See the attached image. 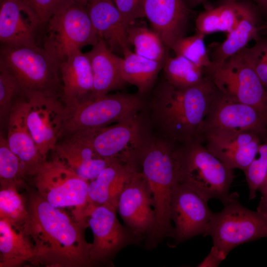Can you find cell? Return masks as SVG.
<instances>
[{
	"instance_id": "1",
	"label": "cell",
	"mask_w": 267,
	"mask_h": 267,
	"mask_svg": "<svg viewBox=\"0 0 267 267\" xmlns=\"http://www.w3.org/2000/svg\"><path fill=\"white\" fill-rule=\"evenodd\" d=\"M29 216L23 225L36 252V265L48 267H88L91 243L85 238L89 226L53 206L35 190L27 197Z\"/></svg>"
},
{
	"instance_id": "2",
	"label": "cell",
	"mask_w": 267,
	"mask_h": 267,
	"mask_svg": "<svg viewBox=\"0 0 267 267\" xmlns=\"http://www.w3.org/2000/svg\"><path fill=\"white\" fill-rule=\"evenodd\" d=\"M216 92L209 77L183 89L165 80L153 92L150 102L152 122L162 136L177 144L203 141L204 121Z\"/></svg>"
},
{
	"instance_id": "3",
	"label": "cell",
	"mask_w": 267,
	"mask_h": 267,
	"mask_svg": "<svg viewBox=\"0 0 267 267\" xmlns=\"http://www.w3.org/2000/svg\"><path fill=\"white\" fill-rule=\"evenodd\" d=\"M178 145L161 135L150 134L137 159L151 191L155 212L154 225L144 240L147 250L156 248L166 237H173L171 202L177 182Z\"/></svg>"
},
{
	"instance_id": "4",
	"label": "cell",
	"mask_w": 267,
	"mask_h": 267,
	"mask_svg": "<svg viewBox=\"0 0 267 267\" xmlns=\"http://www.w3.org/2000/svg\"><path fill=\"white\" fill-rule=\"evenodd\" d=\"M177 182L190 188L205 201L217 199L223 204L234 192H229L233 170L211 153L203 141L178 144L177 149Z\"/></svg>"
},
{
	"instance_id": "5",
	"label": "cell",
	"mask_w": 267,
	"mask_h": 267,
	"mask_svg": "<svg viewBox=\"0 0 267 267\" xmlns=\"http://www.w3.org/2000/svg\"><path fill=\"white\" fill-rule=\"evenodd\" d=\"M61 62L44 45H0V63L16 77L25 97L40 93L61 98Z\"/></svg>"
},
{
	"instance_id": "6",
	"label": "cell",
	"mask_w": 267,
	"mask_h": 267,
	"mask_svg": "<svg viewBox=\"0 0 267 267\" xmlns=\"http://www.w3.org/2000/svg\"><path fill=\"white\" fill-rule=\"evenodd\" d=\"M55 153L50 160H44L31 176L35 191L54 207H75L74 217L85 221L90 206L89 182L80 178Z\"/></svg>"
},
{
	"instance_id": "7",
	"label": "cell",
	"mask_w": 267,
	"mask_h": 267,
	"mask_svg": "<svg viewBox=\"0 0 267 267\" xmlns=\"http://www.w3.org/2000/svg\"><path fill=\"white\" fill-rule=\"evenodd\" d=\"M210 235L213 246L226 258L236 247L262 238H267V218L260 212L244 206L234 192L223 204L220 212L213 213L204 234Z\"/></svg>"
},
{
	"instance_id": "8",
	"label": "cell",
	"mask_w": 267,
	"mask_h": 267,
	"mask_svg": "<svg viewBox=\"0 0 267 267\" xmlns=\"http://www.w3.org/2000/svg\"><path fill=\"white\" fill-rule=\"evenodd\" d=\"M144 94L117 93L89 99L66 108L60 138L116 123L137 114L145 105Z\"/></svg>"
},
{
	"instance_id": "9",
	"label": "cell",
	"mask_w": 267,
	"mask_h": 267,
	"mask_svg": "<svg viewBox=\"0 0 267 267\" xmlns=\"http://www.w3.org/2000/svg\"><path fill=\"white\" fill-rule=\"evenodd\" d=\"M44 31L43 45L61 61L100 39L86 7L74 1L51 17Z\"/></svg>"
},
{
	"instance_id": "10",
	"label": "cell",
	"mask_w": 267,
	"mask_h": 267,
	"mask_svg": "<svg viewBox=\"0 0 267 267\" xmlns=\"http://www.w3.org/2000/svg\"><path fill=\"white\" fill-rule=\"evenodd\" d=\"M73 134L89 144L104 158L135 165L150 135L144 122L137 114L112 125Z\"/></svg>"
},
{
	"instance_id": "11",
	"label": "cell",
	"mask_w": 267,
	"mask_h": 267,
	"mask_svg": "<svg viewBox=\"0 0 267 267\" xmlns=\"http://www.w3.org/2000/svg\"><path fill=\"white\" fill-rule=\"evenodd\" d=\"M206 72L222 95L254 106L267 115V91L240 52L219 65H212Z\"/></svg>"
},
{
	"instance_id": "12",
	"label": "cell",
	"mask_w": 267,
	"mask_h": 267,
	"mask_svg": "<svg viewBox=\"0 0 267 267\" xmlns=\"http://www.w3.org/2000/svg\"><path fill=\"white\" fill-rule=\"evenodd\" d=\"M117 209L109 204L90 205L86 214L93 240L90 249L93 266L110 264L117 254L131 245H140L144 240L117 217Z\"/></svg>"
},
{
	"instance_id": "13",
	"label": "cell",
	"mask_w": 267,
	"mask_h": 267,
	"mask_svg": "<svg viewBox=\"0 0 267 267\" xmlns=\"http://www.w3.org/2000/svg\"><path fill=\"white\" fill-rule=\"evenodd\" d=\"M27 123L41 154L45 158L54 150L66 113L61 97L34 93L26 97Z\"/></svg>"
},
{
	"instance_id": "14",
	"label": "cell",
	"mask_w": 267,
	"mask_h": 267,
	"mask_svg": "<svg viewBox=\"0 0 267 267\" xmlns=\"http://www.w3.org/2000/svg\"><path fill=\"white\" fill-rule=\"evenodd\" d=\"M207 202L195 191L178 182L173 188L171 217L174 223L175 244L205 233L213 213Z\"/></svg>"
},
{
	"instance_id": "15",
	"label": "cell",
	"mask_w": 267,
	"mask_h": 267,
	"mask_svg": "<svg viewBox=\"0 0 267 267\" xmlns=\"http://www.w3.org/2000/svg\"><path fill=\"white\" fill-rule=\"evenodd\" d=\"M208 150L232 170L243 172L256 157L264 138L251 132L209 129L202 133Z\"/></svg>"
},
{
	"instance_id": "16",
	"label": "cell",
	"mask_w": 267,
	"mask_h": 267,
	"mask_svg": "<svg viewBox=\"0 0 267 267\" xmlns=\"http://www.w3.org/2000/svg\"><path fill=\"white\" fill-rule=\"evenodd\" d=\"M117 211L124 225L145 240L154 225L155 212L151 191L139 168L122 191Z\"/></svg>"
},
{
	"instance_id": "17",
	"label": "cell",
	"mask_w": 267,
	"mask_h": 267,
	"mask_svg": "<svg viewBox=\"0 0 267 267\" xmlns=\"http://www.w3.org/2000/svg\"><path fill=\"white\" fill-rule=\"evenodd\" d=\"M209 129L254 132L265 140L267 138V115L250 105L227 98L217 89L203 131Z\"/></svg>"
},
{
	"instance_id": "18",
	"label": "cell",
	"mask_w": 267,
	"mask_h": 267,
	"mask_svg": "<svg viewBox=\"0 0 267 267\" xmlns=\"http://www.w3.org/2000/svg\"><path fill=\"white\" fill-rule=\"evenodd\" d=\"M44 28L32 6L11 0L0 1V45L38 44Z\"/></svg>"
},
{
	"instance_id": "19",
	"label": "cell",
	"mask_w": 267,
	"mask_h": 267,
	"mask_svg": "<svg viewBox=\"0 0 267 267\" xmlns=\"http://www.w3.org/2000/svg\"><path fill=\"white\" fill-rule=\"evenodd\" d=\"M142 9L152 30L168 49L185 36L190 10L184 0H142Z\"/></svg>"
},
{
	"instance_id": "20",
	"label": "cell",
	"mask_w": 267,
	"mask_h": 267,
	"mask_svg": "<svg viewBox=\"0 0 267 267\" xmlns=\"http://www.w3.org/2000/svg\"><path fill=\"white\" fill-rule=\"evenodd\" d=\"M27 101L25 96L13 105L7 121L8 145L18 157L26 176H32L46 159L40 153L27 123Z\"/></svg>"
},
{
	"instance_id": "21",
	"label": "cell",
	"mask_w": 267,
	"mask_h": 267,
	"mask_svg": "<svg viewBox=\"0 0 267 267\" xmlns=\"http://www.w3.org/2000/svg\"><path fill=\"white\" fill-rule=\"evenodd\" d=\"M62 85L61 99L71 108L91 98L93 77L87 53L78 51L68 56L60 65Z\"/></svg>"
},
{
	"instance_id": "22",
	"label": "cell",
	"mask_w": 267,
	"mask_h": 267,
	"mask_svg": "<svg viewBox=\"0 0 267 267\" xmlns=\"http://www.w3.org/2000/svg\"><path fill=\"white\" fill-rule=\"evenodd\" d=\"M85 7L99 38L112 52L123 55L130 49L127 34L129 26L113 0H92Z\"/></svg>"
},
{
	"instance_id": "23",
	"label": "cell",
	"mask_w": 267,
	"mask_h": 267,
	"mask_svg": "<svg viewBox=\"0 0 267 267\" xmlns=\"http://www.w3.org/2000/svg\"><path fill=\"white\" fill-rule=\"evenodd\" d=\"M54 151L80 178L89 182L115 160L101 157L89 144L73 134L58 142Z\"/></svg>"
},
{
	"instance_id": "24",
	"label": "cell",
	"mask_w": 267,
	"mask_h": 267,
	"mask_svg": "<svg viewBox=\"0 0 267 267\" xmlns=\"http://www.w3.org/2000/svg\"><path fill=\"white\" fill-rule=\"evenodd\" d=\"M136 165L115 159L93 180L89 182L90 204L110 205L117 209L119 196L125 185L138 169Z\"/></svg>"
},
{
	"instance_id": "25",
	"label": "cell",
	"mask_w": 267,
	"mask_h": 267,
	"mask_svg": "<svg viewBox=\"0 0 267 267\" xmlns=\"http://www.w3.org/2000/svg\"><path fill=\"white\" fill-rule=\"evenodd\" d=\"M265 21L257 6L246 14L235 27L228 33L222 43L213 44L208 52L213 66H218L247 47L251 41L260 38L264 30Z\"/></svg>"
},
{
	"instance_id": "26",
	"label": "cell",
	"mask_w": 267,
	"mask_h": 267,
	"mask_svg": "<svg viewBox=\"0 0 267 267\" xmlns=\"http://www.w3.org/2000/svg\"><path fill=\"white\" fill-rule=\"evenodd\" d=\"M86 53L90 61L93 77L90 99L106 95L126 83L120 72L121 57L112 52L102 39L100 38Z\"/></svg>"
},
{
	"instance_id": "27",
	"label": "cell",
	"mask_w": 267,
	"mask_h": 267,
	"mask_svg": "<svg viewBox=\"0 0 267 267\" xmlns=\"http://www.w3.org/2000/svg\"><path fill=\"white\" fill-rule=\"evenodd\" d=\"M29 262L36 265V252L23 225L0 219V267H16Z\"/></svg>"
},
{
	"instance_id": "28",
	"label": "cell",
	"mask_w": 267,
	"mask_h": 267,
	"mask_svg": "<svg viewBox=\"0 0 267 267\" xmlns=\"http://www.w3.org/2000/svg\"><path fill=\"white\" fill-rule=\"evenodd\" d=\"M256 6L240 0H222L218 5L198 14L195 20L196 32L205 36L218 32L228 33Z\"/></svg>"
},
{
	"instance_id": "29",
	"label": "cell",
	"mask_w": 267,
	"mask_h": 267,
	"mask_svg": "<svg viewBox=\"0 0 267 267\" xmlns=\"http://www.w3.org/2000/svg\"><path fill=\"white\" fill-rule=\"evenodd\" d=\"M123 56L120 62L123 80L135 86L138 93L145 95L153 89L165 63L147 59L130 49L124 52Z\"/></svg>"
},
{
	"instance_id": "30",
	"label": "cell",
	"mask_w": 267,
	"mask_h": 267,
	"mask_svg": "<svg viewBox=\"0 0 267 267\" xmlns=\"http://www.w3.org/2000/svg\"><path fill=\"white\" fill-rule=\"evenodd\" d=\"M163 69L165 80L177 88L190 87L208 78L205 69L181 56H168Z\"/></svg>"
},
{
	"instance_id": "31",
	"label": "cell",
	"mask_w": 267,
	"mask_h": 267,
	"mask_svg": "<svg viewBox=\"0 0 267 267\" xmlns=\"http://www.w3.org/2000/svg\"><path fill=\"white\" fill-rule=\"evenodd\" d=\"M128 40L135 53L147 59L165 63L168 49L160 36L153 30L131 24L128 29Z\"/></svg>"
},
{
	"instance_id": "32",
	"label": "cell",
	"mask_w": 267,
	"mask_h": 267,
	"mask_svg": "<svg viewBox=\"0 0 267 267\" xmlns=\"http://www.w3.org/2000/svg\"><path fill=\"white\" fill-rule=\"evenodd\" d=\"M18 186L15 183L0 184V219L23 225L29 216L27 197L18 192Z\"/></svg>"
},
{
	"instance_id": "33",
	"label": "cell",
	"mask_w": 267,
	"mask_h": 267,
	"mask_svg": "<svg viewBox=\"0 0 267 267\" xmlns=\"http://www.w3.org/2000/svg\"><path fill=\"white\" fill-rule=\"evenodd\" d=\"M203 34H195L183 37L178 39L171 49L176 55L181 56L205 70L212 65L208 51L206 48Z\"/></svg>"
},
{
	"instance_id": "34",
	"label": "cell",
	"mask_w": 267,
	"mask_h": 267,
	"mask_svg": "<svg viewBox=\"0 0 267 267\" xmlns=\"http://www.w3.org/2000/svg\"><path fill=\"white\" fill-rule=\"evenodd\" d=\"M23 94L14 75L0 63V119L7 122L13 105Z\"/></svg>"
},
{
	"instance_id": "35",
	"label": "cell",
	"mask_w": 267,
	"mask_h": 267,
	"mask_svg": "<svg viewBox=\"0 0 267 267\" xmlns=\"http://www.w3.org/2000/svg\"><path fill=\"white\" fill-rule=\"evenodd\" d=\"M26 176L18 157L10 149L6 138L0 134V184L15 183L19 185Z\"/></svg>"
},
{
	"instance_id": "36",
	"label": "cell",
	"mask_w": 267,
	"mask_h": 267,
	"mask_svg": "<svg viewBox=\"0 0 267 267\" xmlns=\"http://www.w3.org/2000/svg\"><path fill=\"white\" fill-rule=\"evenodd\" d=\"M244 173L249 189V199H254L267 177V138L261 144L256 157Z\"/></svg>"
},
{
	"instance_id": "37",
	"label": "cell",
	"mask_w": 267,
	"mask_h": 267,
	"mask_svg": "<svg viewBox=\"0 0 267 267\" xmlns=\"http://www.w3.org/2000/svg\"><path fill=\"white\" fill-rule=\"evenodd\" d=\"M239 52L253 67L267 91V36L260 37L253 46Z\"/></svg>"
},
{
	"instance_id": "38",
	"label": "cell",
	"mask_w": 267,
	"mask_h": 267,
	"mask_svg": "<svg viewBox=\"0 0 267 267\" xmlns=\"http://www.w3.org/2000/svg\"><path fill=\"white\" fill-rule=\"evenodd\" d=\"M29 1L44 27L52 15L73 0H29Z\"/></svg>"
},
{
	"instance_id": "39",
	"label": "cell",
	"mask_w": 267,
	"mask_h": 267,
	"mask_svg": "<svg viewBox=\"0 0 267 267\" xmlns=\"http://www.w3.org/2000/svg\"><path fill=\"white\" fill-rule=\"evenodd\" d=\"M121 16L129 26L138 18L144 17L142 0H113Z\"/></svg>"
},
{
	"instance_id": "40",
	"label": "cell",
	"mask_w": 267,
	"mask_h": 267,
	"mask_svg": "<svg viewBox=\"0 0 267 267\" xmlns=\"http://www.w3.org/2000/svg\"><path fill=\"white\" fill-rule=\"evenodd\" d=\"M225 258L217 249L212 246L208 255L198 265V267H217Z\"/></svg>"
},
{
	"instance_id": "41",
	"label": "cell",
	"mask_w": 267,
	"mask_h": 267,
	"mask_svg": "<svg viewBox=\"0 0 267 267\" xmlns=\"http://www.w3.org/2000/svg\"><path fill=\"white\" fill-rule=\"evenodd\" d=\"M257 210L267 218V193L262 195Z\"/></svg>"
},
{
	"instance_id": "42",
	"label": "cell",
	"mask_w": 267,
	"mask_h": 267,
	"mask_svg": "<svg viewBox=\"0 0 267 267\" xmlns=\"http://www.w3.org/2000/svg\"><path fill=\"white\" fill-rule=\"evenodd\" d=\"M257 7L265 21V26L267 25V0H263Z\"/></svg>"
},
{
	"instance_id": "43",
	"label": "cell",
	"mask_w": 267,
	"mask_h": 267,
	"mask_svg": "<svg viewBox=\"0 0 267 267\" xmlns=\"http://www.w3.org/2000/svg\"><path fill=\"white\" fill-rule=\"evenodd\" d=\"M189 7H195L205 2L208 0H184Z\"/></svg>"
},
{
	"instance_id": "44",
	"label": "cell",
	"mask_w": 267,
	"mask_h": 267,
	"mask_svg": "<svg viewBox=\"0 0 267 267\" xmlns=\"http://www.w3.org/2000/svg\"><path fill=\"white\" fill-rule=\"evenodd\" d=\"M261 195L267 193V177L259 189Z\"/></svg>"
},
{
	"instance_id": "45",
	"label": "cell",
	"mask_w": 267,
	"mask_h": 267,
	"mask_svg": "<svg viewBox=\"0 0 267 267\" xmlns=\"http://www.w3.org/2000/svg\"><path fill=\"white\" fill-rule=\"evenodd\" d=\"M92 0H73L75 2L80 4L84 7L87 5V4Z\"/></svg>"
},
{
	"instance_id": "46",
	"label": "cell",
	"mask_w": 267,
	"mask_h": 267,
	"mask_svg": "<svg viewBox=\"0 0 267 267\" xmlns=\"http://www.w3.org/2000/svg\"><path fill=\"white\" fill-rule=\"evenodd\" d=\"M0 0L2 1L4 0ZM14 0L18 2H20L21 3L25 4V5L32 6L29 0Z\"/></svg>"
},
{
	"instance_id": "47",
	"label": "cell",
	"mask_w": 267,
	"mask_h": 267,
	"mask_svg": "<svg viewBox=\"0 0 267 267\" xmlns=\"http://www.w3.org/2000/svg\"><path fill=\"white\" fill-rule=\"evenodd\" d=\"M242 1H247L251 2L256 4L257 6L263 0H240Z\"/></svg>"
},
{
	"instance_id": "48",
	"label": "cell",
	"mask_w": 267,
	"mask_h": 267,
	"mask_svg": "<svg viewBox=\"0 0 267 267\" xmlns=\"http://www.w3.org/2000/svg\"><path fill=\"white\" fill-rule=\"evenodd\" d=\"M264 30H267V25L265 26Z\"/></svg>"
}]
</instances>
